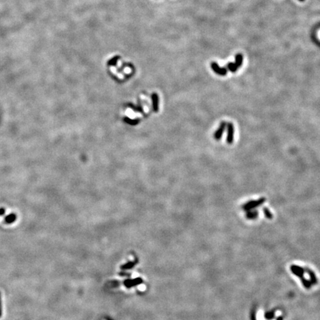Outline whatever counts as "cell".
<instances>
[{
  "label": "cell",
  "mask_w": 320,
  "mask_h": 320,
  "mask_svg": "<svg viewBox=\"0 0 320 320\" xmlns=\"http://www.w3.org/2000/svg\"><path fill=\"white\" fill-rule=\"evenodd\" d=\"M243 62V56L241 54H238L235 56V62H229L227 65V68L229 71L232 73H235L238 70V69L242 66Z\"/></svg>",
  "instance_id": "6da1fadb"
},
{
  "label": "cell",
  "mask_w": 320,
  "mask_h": 320,
  "mask_svg": "<svg viewBox=\"0 0 320 320\" xmlns=\"http://www.w3.org/2000/svg\"><path fill=\"white\" fill-rule=\"evenodd\" d=\"M265 201V198H264V197L259 199L257 200H252V201H247V203L244 204L242 206V208L244 211H249L255 209L257 207L261 206Z\"/></svg>",
  "instance_id": "7a4b0ae2"
},
{
  "label": "cell",
  "mask_w": 320,
  "mask_h": 320,
  "mask_svg": "<svg viewBox=\"0 0 320 320\" xmlns=\"http://www.w3.org/2000/svg\"><path fill=\"white\" fill-rule=\"evenodd\" d=\"M211 69L213 70V72L218 75L225 76L228 73V69L226 68H221V67H220V65L215 62H212L211 64Z\"/></svg>",
  "instance_id": "3957f363"
},
{
  "label": "cell",
  "mask_w": 320,
  "mask_h": 320,
  "mask_svg": "<svg viewBox=\"0 0 320 320\" xmlns=\"http://www.w3.org/2000/svg\"><path fill=\"white\" fill-rule=\"evenodd\" d=\"M227 123L228 122H221V124L220 125V127L218 128V129L216 130V131L214 133V138L216 140H220L221 139L222 137L223 133H224V130H225L226 127H227Z\"/></svg>",
  "instance_id": "277c9868"
},
{
  "label": "cell",
  "mask_w": 320,
  "mask_h": 320,
  "mask_svg": "<svg viewBox=\"0 0 320 320\" xmlns=\"http://www.w3.org/2000/svg\"><path fill=\"white\" fill-rule=\"evenodd\" d=\"M227 128H228V136H227V142L228 144H232L234 142V127L232 123H227Z\"/></svg>",
  "instance_id": "5b68a950"
},
{
  "label": "cell",
  "mask_w": 320,
  "mask_h": 320,
  "mask_svg": "<svg viewBox=\"0 0 320 320\" xmlns=\"http://www.w3.org/2000/svg\"><path fill=\"white\" fill-rule=\"evenodd\" d=\"M258 215H259V212L258 211H254V210H251V211H247V213H246V217L248 219V220H255V219H257V217H258Z\"/></svg>",
  "instance_id": "8992f818"
},
{
  "label": "cell",
  "mask_w": 320,
  "mask_h": 320,
  "mask_svg": "<svg viewBox=\"0 0 320 320\" xmlns=\"http://www.w3.org/2000/svg\"><path fill=\"white\" fill-rule=\"evenodd\" d=\"M16 220V215L15 213H10L5 218V222L7 224H11L13 223Z\"/></svg>",
  "instance_id": "52a82bcc"
},
{
  "label": "cell",
  "mask_w": 320,
  "mask_h": 320,
  "mask_svg": "<svg viewBox=\"0 0 320 320\" xmlns=\"http://www.w3.org/2000/svg\"><path fill=\"white\" fill-rule=\"evenodd\" d=\"M263 211H264V213H265V216H266L267 218H268V219H271V218L273 217V215H272V213H271L270 211L268 210V208H265L263 209Z\"/></svg>",
  "instance_id": "ba28073f"
},
{
  "label": "cell",
  "mask_w": 320,
  "mask_h": 320,
  "mask_svg": "<svg viewBox=\"0 0 320 320\" xmlns=\"http://www.w3.org/2000/svg\"><path fill=\"white\" fill-rule=\"evenodd\" d=\"M119 56H115L114 58L111 59V60L108 62V65H115L116 63L117 60H118V59H119Z\"/></svg>",
  "instance_id": "9c48e42d"
},
{
  "label": "cell",
  "mask_w": 320,
  "mask_h": 320,
  "mask_svg": "<svg viewBox=\"0 0 320 320\" xmlns=\"http://www.w3.org/2000/svg\"><path fill=\"white\" fill-rule=\"evenodd\" d=\"M5 208H0V216H2V215L5 214Z\"/></svg>",
  "instance_id": "30bf717a"
},
{
  "label": "cell",
  "mask_w": 320,
  "mask_h": 320,
  "mask_svg": "<svg viewBox=\"0 0 320 320\" xmlns=\"http://www.w3.org/2000/svg\"><path fill=\"white\" fill-rule=\"evenodd\" d=\"M2 302H1V294H0V317H2Z\"/></svg>",
  "instance_id": "8fae6325"
},
{
  "label": "cell",
  "mask_w": 320,
  "mask_h": 320,
  "mask_svg": "<svg viewBox=\"0 0 320 320\" xmlns=\"http://www.w3.org/2000/svg\"><path fill=\"white\" fill-rule=\"evenodd\" d=\"M299 1H300V2H304L305 0H299Z\"/></svg>",
  "instance_id": "7c38bea8"
}]
</instances>
